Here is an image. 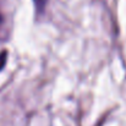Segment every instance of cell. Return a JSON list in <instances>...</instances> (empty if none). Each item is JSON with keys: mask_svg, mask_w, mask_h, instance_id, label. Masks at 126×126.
I'll return each mask as SVG.
<instances>
[{"mask_svg": "<svg viewBox=\"0 0 126 126\" xmlns=\"http://www.w3.org/2000/svg\"><path fill=\"white\" fill-rule=\"evenodd\" d=\"M33 1H34V6H36L37 11L38 12H42L43 10H44V7H45V5H47V1L48 0H33Z\"/></svg>", "mask_w": 126, "mask_h": 126, "instance_id": "cell-1", "label": "cell"}, {"mask_svg": "<svg viewBox=\"0 0 126 126\" xmlns=\"http://www.w3.org/2000/svg\"><path fill=\"white\" fill-rule=\"evenodd\" d=\"M0 21H1V17H0Z\"/></svg>", "mask_w": 126, "mask_h": 126, "instance_id": "cell-2", "label": "cell"}]
</instances>
